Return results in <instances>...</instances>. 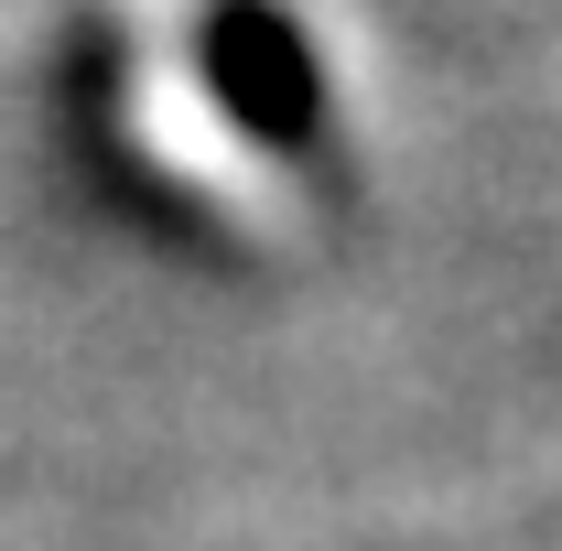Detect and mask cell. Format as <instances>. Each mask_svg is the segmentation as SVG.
<instances>
[{"label":"cell","mask_w":562,"mask_h":551,"mask_svg":"<svg viewBox=\"0 0 562 551\" xmlns=\"http://www.w3.org/2000/svg\"><path fill=\"white\" fill-rule=\"evenodd\" d=\"M206 55H216V87H227V109H238L249 131H271V140H303V131H314V66L292 55V33H281L271 11L227 0L216 33H206Z\"/></svg>","instance_id":"obj_1"}]
</instances>
